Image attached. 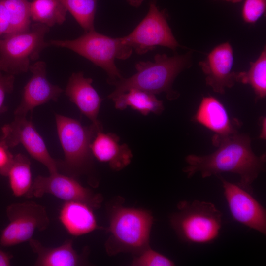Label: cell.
Returning <instances> with one entry per match:
<instances>
[{
	"label": "cell",
	"mask_w": 266,
	"mask_h": 266,
	"mask_svg": "<svg viewBox=\"0 0 266 266\" xmlns=\"http://www.w3.org/2000/svg\"><path fill=\"white\" fill-rule=\"evenodd\" d=\"M212 142L217 149L205 155L189 154L185 157L187 165L183 172L188 178L199 173L202 178L216 176L223 172L238 174L237 183L252 193V183L265 170V154L258 156L251 148V140L247 134L238 132L232 135H213Z\"/></svg>",
	"instance_id": "obj_1"
},
{
	"label": "cell",
	"mask_w": 266,
	"mask_h": 266,
	"mask_svg": "<svg viewBox=\"0 0 266 266\" xmlns=\"http://www.w3.org/2000/svg\"><path fill=\"white\" fill-rule=\"evenodd\" d=\"M190 53L171 57L157 54L153 62H139L133 75L111 83L115 88L108 98L112 100L130 89H136L154 95L165 93L168 100L176 99L179 94L173 89V83L178 74L190 66Z\"/></svg>",
	"instance_id": "obj_2"
},
{
	"label": "cell",
	"mask_w": 266,
	"mask_h": 266,
	"mask_svg": "<svg viewBox=\"0 0 266 266\" xmlns=\"http://www.w3.org/2000/svg\"><path fill=\"white\" fill-rule=\"evenodd\" d=\"M153 217L148 210L116 206L112 210L105 244L107 253L114 256L128 252L137 255L150 247Z\"/></svg>",
	"instance_id": "obj_3"
},
{
	"label": "cell",
	"mask_w": 266,
	"mask_h": 266,
	"mask_svg": "<svg viewBox=\"0 0 266 266\" xmlns=\"http://www.w3.org/2000/svg\"><path fill=\"white\" fill-rule=\"evenodd\" d=\"M58 137L64 159L58 162V168L67 175L76 178L92 167L93 158L90 144L102 125L83 126L79 121L55 114Z\"/></svg>",
	"instance_id": "obj_4"
},
{
	"label": "cell",
	"mask_w": 266,
	"mask_h": 266,
	"mask_svg": "<svg viewBox=\"0 0 266 266\" xmlns=\"http://www.w3.org/2000/svg\"><path fill=\"white\" fill-rule=\"evenodd\" d=\"M178 211L170 217V225L179 239L188 243L206 244L219 236L222 213L210 202L180 201Z\"/></svg>",
	"instance_id": "obj_5"
},
{
	"label": "cell",
	"mask_w": 266,
	"mask_h": 266,
	"mask_svg": "<svg viewBox=\"0 0 266 266\" xmlns=\"http://www.w3.org/2000/svg\"><path fill=\"white\" fill-rule=\"evenodd\" d=\"M48 43L50 46L69 49L100 67L108 74L110 84L122 78L116 66L115 59H126L133 51L122 37L113 38L95 30L85 32L74 39L51 40Z\"/></svg>",
	"instance_id": "obj_6"
},
{
	"label": "cell",
	"mask_w": 266,
	"mask_h": 266,
	"mask_svg": "<svg viewBox=\"0 0 266 266\" xmlns=\"http://www.w3.org/2000/svg\"><path fill=\"white\" fill-rule=\"evenodd\" d=\"M50 27L34 22L27 31L0 39V70L18 75L27 72L32 61H36L41 51L50 46L45 37Z\"/></svg>",
	"instance_id": "obj_7"
},
{
	"label": "cell",
	"mask_w": 266,
	"mask_h": 266,
	"mask_svg": "<svg viewBox=\"0 0 266 266\" xmlns=\"http://www.w3.org/2000/svg\"><path fill=\"white\" fill-rule=\"evenodd\" d=\"M6 214L9 223L0 235V244L3 247L28 242L35 231H44L49 225L45 208L33 201L12 203L7 207Z\"/></svg>",
	"instance_id": "obj_8"
},
{
	"label": "cell",
	"mask_w": 266,
	"mask_h": 266,
	"mask_svg": "<svg viewBox=\"0 0 266 266\" xmlns=\"http://www.w3.org/2000/svg\"><path fill=\"white\" fill-rule=\"evenodd\" d=\"M124 43L139 54H145L156 46L175 50L179 44L174 36L163 11L152 2L148 11L138 25L127 35Z\"/></svg>",
	"instance_id": "obj_9"
},
{
	"label": "cell",
	"mask_w": 266,
	"mask_h": 266,
	"mask_svg": "<svg viewBox=\"0 0 266 266\" xmlns=\"http://www.w3.org/2000/svg\"><path fill=\"white\" fill-rule=\"evenodd\" d=\"M51 194L65 201L85 203L93 209L99 208L102 202L101 194L82 185L76 178L59 172L49 176L38 175L33 181L27 198H40Z\"/></svg>",
	"instance_id": "obj_10"
},
{
	"label": "cell",
	"mask_w": 266,
	"mask_h": 266,
	"mask_svg": "<svg viewBox=\"0 0 266 266\" xmlns=\"http://www.w3.org/2000/svg\"><path fill=\"white\" fill-rule=\"evenodd\" d=\"M26 117L15 116L12 122L2 127L0 138L9 148L21 144L33 158L47 168L50 174L59 172L57 161L49 154L32 122Z\"/></svg>",
	"instance_id": "obj_11"
},
{
	"label": "cell",
	"mask_w": 266,
	"mask_h": 266,
	"mask_svg": "<svg viewBox=\"0 0 266 266\" xmlns=\"http://www.w3.org/2000/svg\"><path fill=\"white\" fill-rule=\"evenodd\" d=\"M221 181L224 195L233 218L237 222L266 234V211L264 207L238 184L226 180L221 174L216 175Z\"/></svg>",
	"instance_id": "obj_12"
},
{
	"label": "cell",
	"mask_w": 266,
	"mask_h": 266,
	"mask_svg": "<svg viewBox=\"0 0 266 266\" xmlns=\"http://www.w3.org/2000/svg\"><path fill=\"white\" fill-rule=\"evenodd\" d=\"M45 62L38 61L31 65L32 76L24 87L21 102L14 111L16 116L26 117L30 111L50 100L57 101L64 92L59 86L49 81Z\"/></svg>",
	"instance_id": "obj_13"
},
{
	"label": "cell",
	"mask_w": 266,
	"mask_h": 266,
	"mask_svg": "<svg viewBox=\"0 0 266 266\" xmlns=\"http://www.w3.org/2000/svg\"><path fill=\"white\" fill-rule=\"evenodd\" d=\"M233 61V49L227 42L214 47L206 59L200 62L206 84L214 92L223 94L236 82V72L232 71Z\"/></svg>",
	"instance_id": "obj_14"
},
{
	"label": "cell",
	"mask_w": 266,
	"mask_h": 266,
	"mask_svg": "<svg viewBox=\"0 0 266 266\" xmlns=\"http://www.w3.org/2000/svg\"><path fill=\"white\" fill-rule=\"evenodd\" d=\"M193 121L214 133V135L225 136L238 132L240 123L230 117L223 103L213 96L203 97L198 107Z\"/></svg>",
	"instance_id": "obj_15"
},
{
	"label": "cell",
	"mask_w": 266,
	"mask_h": 266,
	"mask_svg": "<svg viewBox=\"0 0 266 266\" xmlns=\"http://www.w3.org/2000/svg\"><path fill=\"white\" fill-rule=\"evenodd\" d=\"M93 80L84 77L82 72L73 73L65 90L69 100L74 103L81 113L96 125H102L97 117L102 99L92 86Z\"/></svg>",
	"instance_id": "obj_16"
},
{
	"label": "cell",
	"mask_w": 266,
	"mask_h": 266,
	"mask_svg": "<svg viewBox=\"0 0 266 266\" xmlns=\"http://www.w3.org/2000/svg\"><path fill=\"white\" fill-rule=\"evenodd\" d=\"M92 155L100 162L107 163L111 168L119 171L131 163L133 155L129 146L120 144L119 138L112 133L99 131L90 144Z\"/></svg>",
	"instance_id": "obj_17"
},
{
	"label": "cell",
	"mask_w": 266,
	"mask_h": 266,
	"mask_svg": "<svg viewBox=\"0 0 266 266\" xmlns=\"http://www.w3.org/2000/svg\"><path fill=\"white\" fill-rule=\"evenodd\" d=\"M93 210L82 202L65 201L61 208L59 219L69 234L81 236L102 228L97 223Z\"/></svg>",
	"instance_id": "obj_18"
},
{
	"label": "cell",
	"mask_w": 266,
	"mask_h": 266,
	"mask_svg": "<svg viewBox=\"0 0 266 266\" xmlns=\"http://www.w3.org/2000/svg\"><path fill=\"white\" fill-rule=\"evenodd\" d=\"M30 246L37 255L36 266H76L81 265V255L74 249L72 239L66 240L62 245L48 247L33 238L29 241Z\"/></svg>",
	"instance_id": "obj_19"
},
{
	"label": "cell",
	"mask_w": 266,
	"mask_h": 266,
	"mask_svg": "<svg viewBox=\"0 0 266 266\" xmlns=\"http://www.w3.org/2000/svg\"><path fill=\"white\" fill-rule=\"evenodd\" d=\"M112 100L117 109L122 110L130 107L143 115L150 113L160 114L164 110L162 101L155 95L136 89H130Z\"/></svg>",
	"instance_id": "obj_20"
},
{
	"label": "cell",
	"mask_w": 266,
	"mask_h": 266,
	"mask_svg": "<svg viewBox=\"0 0 266 266\" xmlns=\"http://www.w3.org/2000/svg\"><path fill=\"white\" fill-rule=\"evenodd\" d=\"M5 176L8 178L13 195L27 197L33 183L31 162L27 156L21 153L14 155Z\"/></svg>",
	"instance_id": "obj_21"
},
{
	"label": "cell",
	"mask_w": 266,
	"mask_h": 266,
	"mask_svg": "<svg viewBox=\"0 0 266 266\" xmlns=\"http://www.w3.org/2000/svg\"><path fill=\"white\" fill-rule=\"evenodd\" d=\"M30 11L33 21L50 28L63 24L68 12L62 0H33Z\"/></svg>",
	"instance_id": "obj_22"
},
{
	"label": "cell",
	"mask_w": 266,
	"mask_h": 266,
	"mask_svg": "<svg viewBox=\"0 0 266 266\" xmlns=\"http://www.w3.org/2000/svg\"><path fill=\"white\" fill-rule=\"evenodd\" d=\"M236 81L250 85L254 90L256 100L266 96V49L264 47L261 54L247 71L236 72Z\"/></svg>",
	"instance_id": "obj_23"
},
{
	"label": "cell",
	"mask_w": 266,
	"mask_h": 266,
	"mask_svg": "<svg viewBox=\"0 0 266 266\" xmlns=\"http://www.w3.org/2000/svg\"><path fill=\"white\" fill-rule=\"evenodd\" d=\"M7 11L9 27L3 36L22 33L28 30L32 24L30 2L28 0H2Z\"/></svg>",
	"instance_id": "obj_24"
},
{
	"label": "cell",
	"mask_w": 266,
	"mask_h": 266,
	"mask_svg": "<svg viewBox=\"0 0 266 266\" xmlns=\"http://www.w3.org/2000/svg\"><path fill=\"white\" fill-rule=\"evenodd\" d=\"M85 32L94 30L97 0H62Z\"/></svg>",
	"instance_id": "obj_25"
},
{
	"label": "cell",
	"mask_w": 266,
	"mask_h": 266,
	"mask_svg": "<svg viewBox=\"0 0 266 266\" xmlns=\"http://www.w3.org/2000/svg\"><path fill=\"white\" fill-rule=\"evenodd\" d=\"M170 259L149 247L136 255L131 263L132 266H173Z\"/></svg>",
	"instance_id": "obj_26"
},
{
	"label": "cell",
	"mask_w": 266,
	"mask_h": 266,
	"mask_svg": "<svg viewBox=\"0 0 266 266\" xmlns=\"http://www.w3.org/2000/svg\"><path fill=\"white\" fill-rule=\"evenodd\" d=\"M266 0H245L242 8V17L249 24L256 23L265 13Z\"/></svg>",
	"instance_id": "obj_27"
},
{
	"label": "cell",
	"mask_w": 266,
	"mask_h": 266,
	"mask_svg": "<svg viewBox=\"0 0 266 266\" xmlns=\"http://www.w3.org/2000/svg\"><path fill=\"white\" fill-rule=\"evenodd\" d=\"M3 72L0 70V114L6 110L5 99L7 94L13 91L15 82L14 75Z\"/></svg>",
	"instance_id": "obj_28"
},
{
	"label": "cell",
	"mask_w": 266,
	"mask_h": 266,
	"mask_svg": "<svg viewBox=\"0 0 266 266\" xmlns=\"http://www.w3.org/2000/svg\"><path fill=\"white\" fill-rule=\"evenodd\" d=\"M9 148L1 138L0 139V174L5 176L7 168L11 163L14 155Z\"/></svg>",
	"instance_id": "obj_29"
},
{
	"label": "cell",
	"mask_w": 266,
	"mask_h": 266,
	"mask_svg": "<svg viewBox=\"0 0 266 266\" xmlns=\"http://www.w3.org/2000/svg\"><path fill=\"white\" fill-rule=\"evenodd\" d=\"M9 27L7 11L2 0H0V39L6 33Z\"/></svg>",
	"instance_id": "obj_30"
},
{
	"label": "cell",
	"mask_w": 266,
	"mask_h": 266,
	"mask_svg": "<svg viewBox=\"0 0 266 266\" xmlns=\"http://www.w3.org/2000/svg\"><path fill=\"white\" fill-rule=\"evenodd\" d=\"M13 255L0 249V266H10Z\"/></svg>",
	"instance_id": "obj_31"
},
{
	"label": "cell",
	"mask_w": 266,
	"mask_h": 266,
	"mask_svg": "<svg viewBox=\"0 0 266 266\" xmlns=\"http://www.w3.org/2000/svg\"><path fill=\"white\" fill-rule=\"evenodd\" d=\"M261 132L259 138L262 139H266V117H263L261 119Z\"/></svg>",
	"instance_id": "obj_32"
},
{
	"label": "cell",
	"mask_w": 266,
	"mask_h": 266,
	"mask_svg": "<svg viewBox=\"0 0 266 266\" xmlns=\"http://www.w3.org/2000/svg\"><path fill=\"white\" fill-rule=\"evenodd\" d=\"M144 0H127L128 3L133 7H138L141 5Z\"/></svg>",
	"instance_id": "obj_33"
},
{
	"label": "cell",
	"mask_w": 266,
	"mask_h": 266,
	"mask_svg": "<svg viewBox=\"0 0 266 266\" xmlns=\"http://www.w3.org/2000/svg\"><path fill=\"white\" fill-rule=\"evenodd\" d=\"M224 0V1H227V2H230L235 3L240 2L242 1L243 0Z\"/></svg>",
	"instance_id": "obj_34"
}]
</instances>
